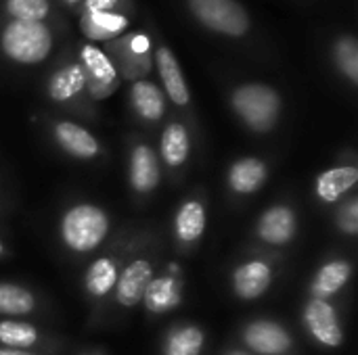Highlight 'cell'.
<instances>
[{"instance_id":"obj_26","label":"cell","mask_w":358,"mask_h":355,"mask_svg":"<svg viewBox=\"0 0 358 355\" xmlns=\"http://www.w3.org/2000/svg\"><path fill=\"white\" fill-rule=\"evenodd\" d=\"M126 13H80V31L88 42H111L128 31Z\"/></svg>"},{"instance_id":"obj_31","label":"cell","mask_w":358,"mask_h":355,"mask_svg":"<svg viewBox=\"0 0 358 355\" xmlns=\"http://www.w3.org/2000/svg\"><path fill=\"white\" fill-rule=\"evenodd\" d=\"M128 0H82L78 6L80 13H124Z\"/></svg>"},{"instance_id":"obj_7","label":"cell","mask_w":358,"mask_h":355,"mask_svg":"<svg viewBox=\"0 0 358 355\" xmlns=\"http://www.w3.org/2000/svg\"><path fill=\"white\" fill-rule=\"evenodd\" d=\"M210 218V199L203 188L189 192L172 213L170 245L178 257H191L197 253Z\"/></svg>"},{"instance_id":"obj_23","label":"cell","mask_w":358,"mask_h":355,"mask_svg":"<svg viewBox=\"0 0 358 355\" xmlns=\"http://www.w3.org/2000/svg\"><path fill=\"white\" fill-rule=\"evenodd\" d=\"M352 274H355V266L350 259L331 257V259L323 262L317 268V272L313 274L308 289H306V297L334 301L350 285Z\"/></svg>"},{"instance_id":"obj_1","label":"cell","mask_w":358,"mask_h":355,"mask_svg":"<svg viewBox=\"0 0 358 355\" xmlns=\"http://www.w3.org/2000/svg\"><path fill=\"white\" fill-rule=\"evenodd\" d=\"M134 239H136V230L124 228L122 232L111 234L107 245L99 253H94V257L88 262L82 276V293L88 308L90 326H101L111 316V303H113L117 278L132 249Z\"/></svg>"},{"instance_id":"obj_2","label":"cell","mask_w":358,"mask_h":355,"mask_svg":"<svg viewBox=\"0 0 358 355\" xmlns=\"http://www.w3.org/2000/svg\"><path fill=\"white\" fill-rule=\"evenodd\" d=\"M164 262H166V236L153 228L136 230V239L117 278L111 312H115L117 316H126L132 310H136L141 305L145 289L159 272Z\"/></svg>"},{"instance_id":"obj_32","label":"cell","mask_w":358,"mask_h":355,"mask_svg":"<svg viewBox=\"0 0 358 355\" xmlns=\"http://www.w3.org/2000/svg\"><path fill=\"white\" fill-rule=\"evenodd\" d=\"M220 355H254V354H250L248 349H243L241 345H229L224 352Z\"/></svg>"},{"instance_id":"obj_36","label":"cell","mask_w":358,"mask_h":355,"mask_svg":"<svg viewBox=\"0 0 358 355\" xmlns=\"http://www.w3.org/2000/svg\"><path fill=\"white\" fill-rule=\"evenodd\" d=\"M78 355H105L101 349H86V352H82V354Z\"/></svg>"},{"instance_id":"obj_17","label":"cell","mask_w":358,"mask_h":355,"mask_svg":"<svg viewBox=\"0 0 358 355\" xmlns=\"http://www.w3.org/2000/svg\"><path fill=\"white\" fill-rule=\"evenodd\" d=\"M302 326L310 341L323 349H340L346 343V331L334 301L306 297L302 305Z\"/></svg>"},{"instance_id":"obj_25","label":"cell","mask_w":358,"mask_h":355,"mask_svg":"<svg viewBox=\"0 0 358 355\" xmlns=\"http://www.w3.org/2000/svg\"><path fill=\"white\" fill-rule=\"evenodd\" d=\"M208 345V333L201 324L191 320L172 322L159 345V355H203Z\"/></svg>"},{"instance_id":"obj_24","label":"cell","mask_w":358,"mask_h":355,"mask_svg":"<svg viewBox=\"0 0 358 355\" xmlns=\"http://www.w3.org/2000/svg\"><path fill=\"white\" fill-rule=\"evenodd\" d=\"M130 107L134 117L145 126H159L168 111L164 90L151 80H136L130 84Z\"/></svg>"},{"instance_id":"obj_15","label":"cell","mask_w":358,"mask_h":355,"mask_svg":"<svg viewBox=\"0 0 358 355\" xmlns=\"http://www.w3.org/2000/svg\"><path fill=\"white\" fill-rule=\"evenodd\" d=\"M191 15L210 31L241 38L250 31V15L237 0H187Z\"/></svg>"},{"instance_id":"obj_29","label":"cell","mask_w":358,"mask_h":355,"mask_svg":"<svg viewBox=\"0 0 358 355\" xmlns=\"http://www.w3.org/2000/svg\"><path fill=\"white\" fill-rule=\"evenodd\" d=\"M2 13L8 17V21L40 23V21H46V17L50 15V2L48 0H4Z\"/></svg>"},{"instance_id":"obj_14","label":"cell","mask_w":358,"mask_h":355,"mask_svg":"<svg viewBox=\"0 0 358 355\" xmlns=\"http://www.w3.org/2000/svg\"><path fill=\"white\" fill-rule=\"evenodd\" d=\"M182 297H185V270L178 262L166 259L159 272L153 276V280L145 289L141 305L147 316L162 318L178 310L182 303Z\"/></svg>"},{"instance_id":"obj_16","label":"cell","mask_w":358,"mask_h":355,"mask_svg":"<svg viewBox=\"0 0 358 355\" xmlns=\"http://www.w3.org/2000/svg\"><path fill=\"white\" fill-rule=\"evenodd\" d=\"M46 130L52 144L76 161H96L107 155L103 142L82 123L65 117H48Z\"/></svg>"},{"instance_id":"obj_11","label":"cell","mask_w":358,"mask_h":355,"mask_svg":"<svg viewBox=\"0 0 358 355\" xmlns=\"http://www.w3.org/2000/svg\"><path fill=\"white\" fill-rule=\"evenodd\" d=\"M162 178L164 172L157 149L149 140L132 134L128 140V186L134 201L138 205L147 203L159 190Z\"/></svg>"},{"instance_id":"obj_13","label":"cell","mask_w":358,"mask_h":355,"mask_svg":"<svg viewBox=\"0 0 358 355\" xmlns=\"http://www.w3.org/2000/svg\"><path fill=\"white\" fill-rule=\"evenodd\" d=\"M237 345L254 355H300L294 333L275 318H252L241 324Z\"/></svg>"},{"instance_id":"obj_18","label":"cell","mask_w":358,"mask_h":355,"mask_svg":"<svg viewBox=\"0 0 358 355\" xmlns=\"http://www.w3.org/2000/svg\"><path fill=\"white\" fill-rule=\"evenodd\" d=\"M84 69V77H86V92L88 98L92 103H101L105 98H109L122 84L113 63L109 61V56L103 52V48H99L96 44L84 42L78 48V56H76Z\"/></svg>"},{"instance_id":"obj_5","label":"cell","mask_w":358,"mask_h":355,"mask_svg":"<svg viewBox=\"0 0 358 355\" xmlns=\"http://www.w3.org/2000/svg\"><path fill=\"white\" fill-rule=\"evenodd\" d=\"M283 266V253L252 245L245 255L233 266L229 282L235 299L252 303L262 299L279 276Z\"/></svg>"},{"instance_id":"obj_6","label":"cell","mask_w":358,"mask_h":355,"mask_svg":"<svg viewBox=\"0 0 358 355\" xmlns=\"http://www.w3.org/2000/svg\"><path fill=\"white\" fill-rule=\"evenodd\" d=\"M55 46L52 29L46 21H6L0 29V52L17 65H40Z\"/></svg>"},{"instance_id":"obj_27","label":"cell","mask_w":358,"mask_h":355,"mask_svg":"<svg viewBox=\"0 0 358 355\" xmlns=\"http://www.w3.org/2000/svg\"><path fill=\"white\" fill-rule=\"evenodd\" d=\"M42 308L38 295L25 285L0 282V318H29Z\"/></svg>"},{"instance_id":"obj_3","label":"cell","mask_w":358,"mask_h":355,"mask_svg":"<svg viewBox=\"0 0 358 355\" xmlns=\"http://www.w3.org/2000/svg\"><path fill=\"white\" fill-rule=\"evenodd\" d=\"M111 213L92 201L71 203L57 220V239L73 257H90L99 253L111 239Z\"/></svg>"},{"instance_id":"obj_4","label":"cell","mask_w":358,"mask_h":355,"mask_svg":"<svg viewBox=\"0 0 358 355\" xmlns=\"http://www.w3.org/2000/svg\"><path fill=\"white\" fill-rule=\"evenodd\" d=\"M237 119L258 136L271 134L281 119L283 100L277 88L262 82H245L233 88L229 96Z\"/></svg>"},{"instance_id":"obj_21","label":"cell","mask_w":358,"mask_h":355,"mask_svg":"<svg viewBox=\"0 0 358 355\" xmlns=\"http://www.w3.org/2000/svg\"><path fill=\"white\" fill-rule=\"evenodd\" d=\"M348 159H340L331 167L323 169L315 178V197L323 207H336L344 197L357 190L358 165L355 153L348 151Z\"/></svg>"},{"instance_id":"obj_20","label":"cell","mask_w":358,"mask_h":355,"mask_svg":"<svg viewBox=\"0 0 358 355\" xmlns=\"http://www.w3.org/2000/svg\"><path fill=\"white\" fill-rule=\"evenodd\" d=\"M153 63L157 67L166 100H170L187 117H193L191 90H189V84L185 80L182 67H180V63L176 59V54L172 52V48L166 46V44H157L153 48Z\"/></svg>"},{"instance_id":"obj_35","label":"cell","mask_w":358,"mask_h":355,"mask_svg":"<svg viewBox=\"0 0 358 355\" xmlns=\"http://www.w3.org/2000/svg\"><path fill=\"white\" fill-rule=\"evenodd\" d=\"M65 6H69V8H78L80 4H82V0H61Z\"/></svg>"},{"instance_id":"obj_10","label":"cell","mask_w":358,"mask_h":355,"mask_svg":"<svg viewBox=\"0 0 358 355\" xmlns=\"http://www.w3.org/2000/svg\"><path fill=\"white\" fill-rule=\"evenodd\" d=\"M193 153V134L185 119L170 117L159 136L157 157L162 163V172L172 186H180L187 178L189 163Z\"/></svg>"},{"instance_id":"obj_28","label":"cell","mask_w":358,"mask_h":355,"mask_svg":"<svg viewBox=\"0 0 358 355\" xmlns=\"http://www.w3.org/2000/svg\"><path fill=\"white\" fill-rule=\"evenodd\" d=\"M334 63L350 86L358 84V40L346 33L334 42Z\"/></svg>"},{"instance_id":"obj_9","label":"cell","mask_w":358,"mask_h":355,"mask_svg":"<svg viewBox=\"0 0 358 355\" xmlns=\"http://www.w3.org/2000/svg\"><path fill=\"white\" fill-rule=\"evenodd\" d=\"M103 52L113 63L120 80L136 82L147 80L153 69V46L151 40L141 31H126L120 38L105 44Z\"/></svg>"},{"instance_id":"obj_33","label":"cell","mask_w":358,"mask_h":355,"mask_svg":"<svg viewBox=\"0 0 358 355\" xmlns=\"http://www.w3.org/2000/svg\"><path fill=\"white\" fill-rule=\"evenodd\" d=\"M0 355H44V354H36V352H21V349H6V347H0Z\"/></svg>"},{"instance_id":"obj_8","label":"cell","mask_w":358,"mask_h":355,"mask_svg":"<svg viewBox=\"0 0 358 355\" xmlns=\"http://www.w3.org/2000/svg\"><path fill=\"white\" fill-rule=\"evenodd\" d=\"M46 96L48 100L59 107L61 111L80 115L84 119H94V103L88 98L86 92V77L84 69L78 59H69L61 63L46 82Z\"/></svg>"},{"instance_id":"obj_30","label":"cell","mask_w":358,"mask_h":355,"mask_svg":"<svg viewBox=\"0 0 358 355\" xmlns=\"http://www.w3.org/2000/svg\"><path fill=\"white\" fill-rule=\"evenodd\" d=\"M334 226L336 230L346 239L358 236V195L352 190L348 197H344L334 211Z\"/></svg>"},{"instance_id":"obj_12","label":"cell","mask_w":358,"mask_h":355,"mask_svg":"<svg viewBox=\"0 0 358 355\" xmlns=\"http://www.w3.org/2000/svg\"><path fill=\"white\" fill-rule=\"evenodd\" d=\"M298 228L300 220L296 205L289 201H277L256 218L252 226V245L283 253V249L296 241Z\"/></svg>"},{"instance_id":"obj_22","label":"cell","mask_w":358,"mask_h":355,"mask_svg":"<svg viewBox=\"0 0 358 355\" xmlns=\"http://www.w3.org/2000/svg\"><path fill=\"white\" fill-rule=\"evenodd\" d=\"M271 167L262 157L245 155L235 159L224 174V186L231 197L235 199H248L258 195L264 184L268 182Z\"/></svg>"},{"instance_id":"obj_19","label":"cell","mask_w":358,"mask_h":355,"mask_svg":"<svg viewBox=\"0 0 358 355\" xmlns=\"http://www.w3.org/2000/svg\"><path fill=\"white\" fill-rule=\"evenodd\" d=\"M0 347L57 355L63 349V341L29 320L0 318Z\"/></svg>"},{"instance_id":"obj_34","label":"cell","mask_w":358,"mask_h":355,"mask_svg":"<svg viewBox=\"0 0 358 355\" xmlns=\"http://www.w3.org/2000/svg\"><path fill=\"white\" fill-rule=\"evenodd\" d=\"M10 255V249H8V245L2 241V236H0V259H4V257H8Z\"/></svg>"}]
</instances>
